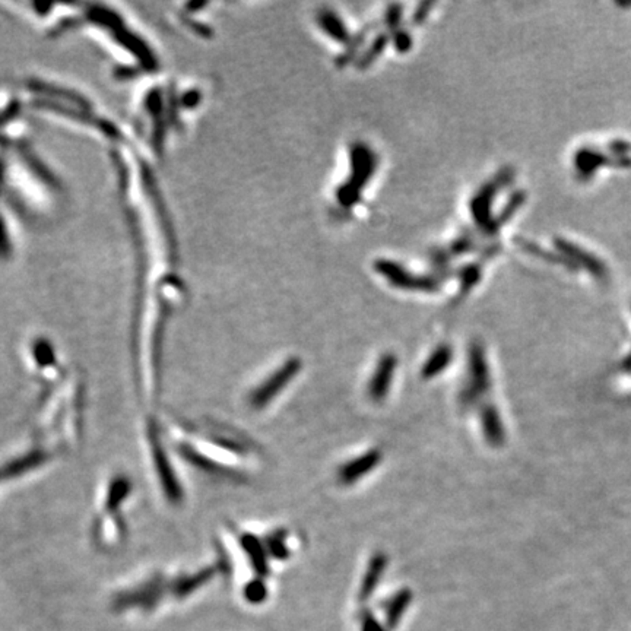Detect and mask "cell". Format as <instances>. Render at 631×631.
<instances>
[{"label":"cell","instance_id":"7a4b0ae2","mask_svg":"<svg viewBox=\"0 0 631 631\" xmlns=\"http://www.w3.org/2000/svg\"><path fill=\"white\" fill-rule=\"evenodd\" d=\"M352 174L338 189L337 198L342 208H352L359 200L364 186L370 182L377 169V156L371 148L361 142H354L350 148Z\"/></svg>","mask_w":631,"mask_h":631},{"label":"cell","instance_id":"6da1fadb","mask_svg":"<svg viewBox=\"0 0 631 631\" xmlns=\"http://www.w3.org/2000/svg\"><path fill=\"white\" fill-rule=\"evenodd\" d=\"M491 389V373L482 342L473 341L469 345L467 358V377L459 392V404L469 409L478 404Z\"/></svg>","mask_w":631,"mask_h":631},{"label":"cell","instance_id":"5bb4252c","mask_svg":"<svg viewBox=\"0 0 631 631\" xmlns=\"http://www.w3.org/2000/svg\"><path fill=\"white\" fill-rule=\"evenodd\" d=\"M267 554L275 560L284 561L290 557L288 547V532L285 529H276L270 532L266 539Z\"/></svg>","mask_w":631,"mask_h":631},{"label":"cell","instance_id":"2e32d148","mask_svg":"<svg viewBox=\"0 0 631 631\" xmlns=\"http://www.w3.org/2000/svg\"><path fill=\"white\" fill-rule=\"evenodd\" d=\"M390 40V35L389 34H380L376 37V40L373 41V44L368 47V50L366 51V53L361 56V59H358V63H357V66L359 69H366L368 68L370 64L375 62L382 53H383V50L386 48V44L389 43Z\"/></svg>","mask_w":631,"mask_h":631},{"label":"cell","instance_id":"5b68a950","mask_svg":"<svg viewBox=\"0 0 631 631\" xmlns=\"http://www.w3.org/2000/svg\"><path fill=\"white\" fill-rule=\"evenodd\" d=\"M507 178H509V174H506V173H503V176L501 174L497 176L493 182H489L485 186H482V189L478 190V193H476L471 200L469 206H471L472 220L476 224V227H478V229H481L485 236H494L498 231L497 227L494 225V221L491 220V216H489V206H491V202L496 196L497 190L501 186H505Z\"/></svg>","mask_w":631,"mask_h":631},{"label":"cell","instance_id":"277c9868","mask_svg":"<svg viewBox=\"0 0 631 631\" xmlns=\"http://www.w3.org/2000/svg\"><path fill=\"white\" fill-rule=\"evenodd\" d=\"M376 272L384 276L389 281V284L409 291H427L434 292L440 290V278L434 276H417L414 274L408 272V270L399 263L392 261H376L375 263Z\"/></svg>","mask_w":631,"mask_h":631},{"label":"cell","instance_id":"8fae6325","mask_svg":"<svg viewBox=\"0 0 631 631\" xmlns=\"http://www.w3.org/2000/svg\"><path fill=\"white\" fill-rule=\"evenodd\" d=\"M453 361V348L449 343H440L434 348V351L427 357L421 367V377L424 380H431L439 377L446 371Z\"/></svg>","mask_w":631,"mask_h":631},{"label":"cell","instance_id":"ba28073f","mask_svg":"<svg viewBox=\"0 0 631 631\" xmlns=\"http://www.w3.org/2000/svg\"><path fill=\"white\" fill-rule=\"evenodd\" d=\"M481 430L487 444L493 449H498L506 442V428L501 420L500 412L496 405L485 404L480 411Z\"/></svg>","mask_w":631,"mask_h":631},{"label":"cell","instance_id":"4fadbf2b","mask_svg":"<svg viewBox=\"0 0 631 631\" xmlns=\"http://www.w3.org/2000/svg\"><path fill=\"white\" fill-rule=\"evenodd\" d=\"M317 22L320 28L323 30L335 41L342 44H350L352 35L348 32L342 19L332 10H320L317 14Z\"/></svg>","mask_w":631,"mask_h":631},{"label":"cell","instance_id":"9a60e30c","mask_svg":"<svg viewBox=\"0 0 631 631\" xmlns=\"http://www.w3.org/2000/svg\"><path fill=\"white\" fill-rule=\"evenodd\" d=\"M458 275L460 276V291H459V297L458 300L465 299L469 294V291L478 284L481 279V265H468L463 266Z\"/></svg>","mask_w":631,"mask_h":631},{"label":"cell","instance_id":"9c48e42d","mask_svg":"<svg viewBox=\"0 0 631 631\" xmlns=\"http://www.w3.org/2000/svg\"><path fill=\"white\" fill-rule=\"evenodd\" d=\"M388 564H389V558L384 552H376L375 556L370 558L364 577L361 581V585H359V592H358L359 601L366 602L367 599L371 598L373 594H375L386 569H388Z\"/></svg>","mask_w":631,"mask_h":631},{"label":"cell","instance_id":"44dd1931","mask_svg":"<svg viewBox=\"0 0 631 631\" xmlns=\"http://www.w3.org/2000/svg\"><path fill=\"white\" fill-rule=\"evenodd\" d=\"M431 8H434V3H433V2H424V3H421V5L417 8V12H415V15H414V22H415L417 25L421 23L424 19L427 18V15H428V12H430Z\"/></svg>","mask_w":631,"mask_h":631},{"label":"cell","instance_id":"3957f363","mask_svg":"<svg viewBox=\"0 0 631 631\" xmlns=\"http://www.w3.org/2000/svg\"><path fill=\"white\" fill-rule=\"evenodd\" d=\"M303 363L299 357H291L287 361L278 367L272 375L267 376L250 395V404L256 409H262L269 405L274 399L284 392L288 384L300 375Z\"/></svg>","mask_w":631,"mask_h":631},{"label":"cell","instance_id":"8992f818","mask_svg":"<svg viewBox=\"0 0 631 631\" xmlns=\"http://www.w3.org/2000/svg\"><path fill=\"white\" fill-rule=\"evenodd\" d=\"M396 368L397 358L395 354L386 352L379 358L376 368L373 371L367 384V395L371 402L382 404L386 401V397L389 396L392 389Z\"/></svg>","mask_w":631,"mask_h":631},{"label":"cell","instance_id":"52a82bcc","mask_svg":"<svg viewBox=\"0 0 631 631\" xmlns=\"http://www.w3.org/2000/svg\"><path fill=\"white\" fill-rule=\"evenodd\" d=\"M383 459V453L379 449H370L367 452L358 455L354 459L346 460L343 465L339 467L337 478L339 484L350 487L361 481L364 476L375 471Z\"/></svg>","mask_w":631,"mask_h":631},{"label":"cell","instance_id":"ac0fdd59","mask_svg":"<svg viewBox=\"0 0 631 631\" xmlns=\"http://www.w3.org/2000/svg\"><path fill=\"white\" fill-rule=\"evenodd\" d=\"M402 18V6L401 5H392L389 6L388 12H386V25H388L390 31H397L399 30V22H401Z\"/></svg>","mask_w":631,"mask_h":631},{"label":"cell","instance_id":"30bf717a","mask_svg":"<svg viewBox=\"0 0 631 631\" xmlns=\"http://www.w3.org/2000/svg\"><path fill=\"white\" fill-rule=\"evenodd\" d=\"M240 544H241L243 551L247 554L249 561L252 564V567L254 569L256 574L259 577L269 576L270 567H269L266 545H263L261 540L252 534H241Z\"/></svg>","mask_w":631,"mask_h":631},{"label":"cell","instance_id":"7c38bea8","mask_svg":"<svg viewBox=\"0 0 631 631\" xmlns=\"http://www.w3.org/2000/svg\"><path fill=\"white\" fill-rule=\"evenodd\" d=\"M412 602V592L411 589H401L388 601L384 608V623L389 630H395L399 624L404 614L406 612L408 607Z\"/></svg>","mask_w":631,"mask_h":631},{"label":"cell","instance_id":"e0dca14e","mask_svg":"<svg viewBox=\"0 0 631 631\" xmlns=\"http://www.w3.org/2000/svg\"><path fill=\"white\" fill-rule=\"evenodd\" d=\"M244 598H246L250 603H262L267 598V587L265 582L262 581V577H257L250 581L246 586H244Z\"/></svg>","mask_w":631,"mask_h":631},{"label":"cell","instance_id":"ffe728a7","mask_svg":"<svg viewBox=\"0 0 631 631\" xmlns=\"http://www.w3.org/2000/svg\"><path fill=\"white\" fill-rule=\"evenodd\" d=\"M390 37H392L396 50L401 51V53H405V51H408L411 48V44H412L411 35L406 31L397 30V31H395V35H390Z\"/></svg>","mask_w":631,"mask_h":631},{"label":"cell","instance_id":"d6986e66","mask_svg":"<svg viewBox=\"0 0 631 631\" xmlns=\"http://www.w3.org/2000/svg\"><path fill=\"white\" fill-rule=\"evenodd\" d=\"M361 631H388L371 612L366 611L361 616Z\"/></svg>","mask_w":631,"mask_h":631}]
</instances>
